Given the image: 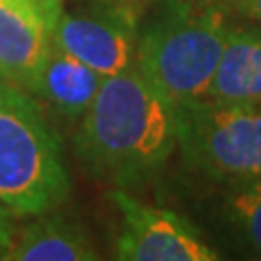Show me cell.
Returning a JSON list of instances; mask_svg holds the SVG:
<instances>
[{"instance_id":"cell-2","label":"cell","mask_w":261,"mask_h":261,"mask_svg":"<svg viewBox=\"0 0 261 261\" xmlns=\"http://www.w3.org/2000/svg\"><path fill=\"white\" fill-rule=\"evenodd\" d=\"M228 24L211 0H157L137 22L135 70L172 105L205 98Z\"/></svg>"},{"instance_id":"cell-11","label":"cell","mask_w":261,"mask_h":261,"mask_svg":"<svg viewBox=\"0 0 261 261\" xmlns=\"http://www.w3.org/2000/svg\"><path fill=\"white\" fill-rule=\"evenodd\" d=\"M220 216L240 246L261 259V181L222 187Z\"/></svg>"},{"instance_id":"cell-3","label":"cell","mask_w":261,"mask_h":261,"mask_svg":"<svg viewBox=\"0 0 261 261\" xmlns=\"http://www.w3.org/2000/svg\"><path fill=\"white\" fill-rule=\"evenodd\" d=\"M72 190L63 148L29 89L0 79V205L11 216L55 211Z\"/></svg>"},{"instance_id":"cell-6","label":"cell","mask_w":261,"mask_h":261,"mask_svg":"<svg viewBox=\"0 0 261 261\" xmlns=\"http://www.w3.org/2000/svg\"><path fill=\"white\" fill-rule=\"evenodd\" d=\"M109 200L120 218L116 259L120 261H216L218 250L209 246L190 220L166 207L135 198L128 190L113 187Z\"/></svg>"},{"instance_id":"cell-9","label":"cell","mask_w":261,"mask_h":261,"mask_svg":"<svg viewBox=\"0 0 261 261\" xmlns=\"http://www.w3.org/2000/svg\"><path fill=\"white\" fill-rule=\"evenodd\" d=\"M102 76L83 61L53 46L29 92L68 122H79L100 89Z\"/></svg>"},{"instance_id":"cell-1","label":"cell","mask_w":261,"mask_h":261,"mask_svg":"<svg viewBox=\"0 0 261 261\" xmlns=\"http://www.w3.org/2000/svg\"><path fill=\"white\" fill-rule=\"evenodd\" d=\"M76 124L74 150L85 172L118 190L152 181L176 150L174 105L135 65L102 79Z\"/></svg>"},{"instance_id":"cell-10","label":"cell","mask_w":261,"mask_h":261,"mask_svg":"<svg viewBox=\"0 0 261 261\" xmlns=\"http://www.w3.org/2000/svg\"><path fill=\"white\" fill-rule=\"evenodd\" d=\"M35 216L18 235H13L7 261H96L98 250L79 224L65 218Z\"/></svg>"},{"instance_id":"cell-7","label":"cell","mask_w":261,"mask_h":261,"mask_svg":"<svg viewBox=\"0 0 261 261\" xmlns=\"http://www.w3.org/2000/svg\"><path fill=\"white\" fill-rule=\"evenodd\" d=\"M63 9V0H0V79L29 89Z\"/></svg>"},{"instance_id":"cell-8","label":"cell","mask_w":261,"mask_h":261,"mask_svg":"<svg viewBox=\"0 0 261 261\" xmlns=\"http://www.w3.org/2000/svg\"><path fill=\"white\" fill-rule=\"evenodd\" d=\"M205 98L228 105H261V24L231 22Z\"/></svg>"},{"instance_id":"cell-13","label":"cell","mask_w":261,"mask_h":261,"mask_svg":"<svg viewBox=\"0 0 261 261\" xmlns=\"http://www.w3.org/2000/svg\"><path fill=\"white\" fill-rule=\"evenodd\" d=\"M13 222H11V214L7 211L3 205H0V244L11 248V242H13Z\"/></svg>"},{"instance_id":"cell-14","label":"cell","mask_w":261,"mask_h":261,"mask_svg":"<svg viewBox=\"0 0 261 261\" xmlns=\"http://www.w3.org/2000/svg\"><path fill=\"white\" fill-rule=\"evenodd\" d=\"M7 252H9V246L0 244V261H7Z\"/></svg>"},{"instance_id":"cell-4","label":"cell","mask_w":261,"mask_h":261,"mask_svg":"<svg viewBox=\"0 0 261 261\" xmlns=\"http://www.w3.org/2000/svg\"><path fill=\"white\" fill-rule=\"evenodd\" d=\"M176 148L187 168L222 187L261 181V105L198 98L174 105Z\"/></svg>"},{"instance_id":"cell-5","label":"cell","mask_w":261,"mask_h":261,"mask_svg":"<svg viewBox=\"0 0 261 261\" xmlns=\"http://www.w3.org/2000/svg\"><path fill=\"white\" fill-rule=\"evenodd\" d=\"M140 13L124 0H92L63 9L53 46L83 61L102 79L135 63Z\"/></svg>"},{"instance_id":"cell-12","label":"cell","mask_w":261,"mask_h":261,"mask_svg":"<svg viewBox=\"0 0 261 261\" xmlns=\"http://www.w3.org/2000/svg\"><path fill=\"white\" fill-rule=\"evenodd\" d=\"M231 15L261 24V0H211Z\"/></svg>"}]
</instances>
